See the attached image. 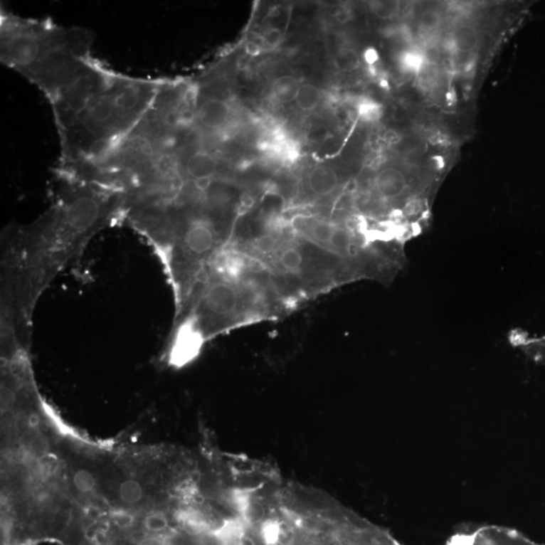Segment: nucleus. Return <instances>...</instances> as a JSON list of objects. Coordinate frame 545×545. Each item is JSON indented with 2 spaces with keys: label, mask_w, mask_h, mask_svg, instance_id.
Wrapping results in <instances>:
<instances>
[{
  "label": "nucleus",
  "mask_w": 545,
  "mask_h": 545,
  "mask_svg": "<svg viewBox=\"0 0 545 545\" xmlns=\"http://www.w3.org/2000/svg\"><path fill=\"white\" fill-rule=\"evenodd\" d=\"M122 195L79 175L55 169L52 203L35 223L11 231L4 257L2 315L28 334L38 299L98 231L120 223Z\"/></svg>",
  "instance_id": "1"
},
{
  "label": "nucleus",
  "mask_w": 545,
  "mask_h": 545,
  "mask_svg": "<svg viewBox=\"0 0 545 545\" xmlns=\"http://www.w3.org/2000/svg\"><path fill=\"white\" fill-rule=\"evenodd\" d=\"M166 78L120 73L100 60L51 103L60 142L58 168L78 170L129 136Z\"/></svg>",
  "instance_id": "2"
},
{
  "label": "nucleus",
  "mask_w": 545,
  "mask_h": 545,
  "mask_svg": "<svg viewBox=\"0 0 545 545\" xmlns=\"http://www.w3.org/2000/svg\"><path fill=\"white\" fill-rule=\"evenodd\" d=\"M0 60L30 81L50 105L94 61L92 31L23 18L1 6Z\"/></svg>",
  "instance_id": "3"
},
{
  "label": "nucleus",
  "mask_w": 545,
  "mask_h": 545,
  "mask_svg": "<svg viewBox=\"0 0 545 545\" xmlns=\"http://www.w3.org/2000/svg\"><path fill=\"white\" fill-rule=\"evenodd\" d=\"M410 181L406 174L398 168H385L376 175L374 188L381 199L398 201L405 199L410 192Z\"/></svg>",
  "instance_id": "4"
},
{
  "label": "nucleus",
  "mask_w": 545,
  "mask_h": 545,
  "mask_svg": "<svg viewBox=\"0 0 545 545\" xmlns=\"http://www.w3.org/2000/svg\"><path fill=\"white\" fill-rule=\"evenodd\" d=\"M509 341L533 361L545 366V334L532 335L515 329L509 334Z\"/></svg>",
  "instance_id": "5"
},
{
  "label": "nucleus",
  "mask_w": 545,
  "mask_h": 545,
  "mask_svg": "<svg viewBox=\"0 0 545 545\" xmlns=\"http://www.w3.org/2000/svg\"><path fill=\"white\" fill-rule=\"evenodd\" d=\"M339 177L334 169L318 166L313 168L307 176V187L313 195L327 197L339 186Z\"/></svg>",
  "instance_id": "6"
},
{
  "label": "nucleus",
  "mask_w": 545,
  "mask_h": 545,
  "mask_svg": "<svg viewBox=\"0 0 545 545\" xmlns=\"http://www.w3.org/2000/svg\"><path fill=\"white\" fill-rule=\"evenodd\" d=\"M452 43L459 53H470L476 49L479 43V33L474 26L462 23L455 26L452 33Z\"/></svg>",
  "instance_id": "7"
},
{
  "label": "nucleus",
  "mask_w": 545,
  "mask_h": 545,
  "mask_svg": "<svg viewBox=\"0 0 545 545\" xmlns=\"http://www.w3.org/2000/svg\"><path fill=\"white\" fill-rule=\"evenodd\" d=\"M300 86L295 77L284 75L272 82V93L279 102L287 105L296 100Z\"/></svg>",
  "instance_id": "8"
},
{
  "label": "nucleus",
  "mask_w": 545,
  "mask_h": 545,
  "mask_svg": "<svg viewBox=\"0 0 545 545\" xmlns=\"http://www.w3.org/2000/svg\"><path fill=\"white\" fill-rule=\"evenodd\" d=\"M296 105L299 110L304 112H311L315 110L322 101V91L312 84L306 83L300 86Z\"/></svg>",
  "instance_id": "9"
},
{
  "label": "nucleus",
  "mask_w": 545,
  "mask_h": 545,
  "mask_svg": "<svg viewBox=\"0 0 545 545\" xmlns=\"http://www.w3.org/2000/svg\"><path fill=\"white\" fill-rule=\"evenodd\" d=\"M334 66L342 73H351L361 66V59L356 51L351 48H342L335 54Z\"/></svg>",
  "instance_id": "10"
},
{
  "label": "nucleus",
  "mask_w": 545,
  "mask_h": 545,
  "mask_svg": "<svg viewBox=\"0 0 545 545\" xmlns=\"http://www.w3.org/2000/svg\"><path fill=\"white\" fill-rule=\"evenodd\" d=\"M280 268L286 272L300 271L303 266L304 258L302 253L296 247L283 248L278 257Z\"/></svg>",
  "instance_id": "11"
},
{
  "label": "nucleus",
  "mask_w": 545,
  "mask_h": 545,
  "mask_svg": "<svg viewBox=\"0 0 545 545\" xmlns=\"http://www.w3.org/2000/svg\"><path fill=\"white\" fill-rule=\"evenodd\" d=\"M400 64L405 71L411 73H420L425 68L426 60L423 52L417 50L405 51L400 57Z\"/></svg>",
  "instance_id": "12"
},
{
  "label": "nucleus",
  "mask_w": 545,
  "mask_h": 545,
  "mask_svg": "<svg viewBox=\"0 0 545 545\" xmlns=\"http://www.w3.org/2000/svg\"><path fill=\"white\" fill-rule=\"evenodd\" d=\"M371 11L383 21H390L396 18L400 11V4L398 1H374L370 4Z\"/></svg>",
  "instance_id": "13"
},
{
  "label": "nucleus",
  "mask_w": 545,
  "mask_h": 545,
  "mask_svg": "<svg viewBox=\"0 0 545 545\" xmlns=\"http://www.w3.org/2000/svg\"><path fill=\"white\" fill-rule=\"evenodd\" d=\"M120 495L125 503H137L143 497V488L137 482L134 481V480H129L120 486Z\"/></svg>",
  "instance_id": "14"
},
{
  "label": "nucleus",
  "mask_w": 545,
  "mask_h": 545,
  "mask_svg": "<svg viewBox=\"0 0 545 545\" xmlns=\"http://www.w3.org/2000/svg\"><path fill=\"white\" fill-rule=\"evenodd\" d=\"M356 110H358L359 117L364 122H374L377 120L381 117L380 105L376 103L375 101L370 100H361L359 101L358 105H356Z\"/></svg>",
  "instance_id": "15"
},
{
  "label": "nucleus",
  "mask_w": 545,
  "mask_h": 545,
  "mask_svg": "<svg viewBox=\"0 0 545 545\" xmlns=\"http://www.w3.org/2000/svg\"><path fill=\"white\" fill-rule=\"evenodd\" d=\"M335 226L324 221H317L313 223L311 226L309 233L311 238L316 242L322 243V245H329L330 238L334 233Z\"/></svg>",
  "instance_id": "16"
},
{
  "label": "nucleus",
  "mask_w": 545,
  "mask_h": 545,
  "mask_svg": "<svg viewBox=\"0 0 545 545\" xmlns=\"http://www.w3.org/2000/svg\"><path fill=\"white\" fill-rule=\"evenodd\" d=\"M74 485L79 491L87 492L92 491L94 487H95L96 481L93 475L88 471H78L74 476Z\"/></svg>",
  "instance_id": "17"
},
{
  "label": "nucleus",
  "mask_w": 545,
  "mask_h": 545,
  "mask_svg": "<svg viewBox=\"0 0 545 545\" xmlns=\"http://www.w3.org/2000/svg\"><path fill=\"white\" fill-rule=\"evenodd\" d=\"M441 23L440 14L436 11H425L419 19V26L423 31H434L440 26Z\"/></svg>",
  "instance_id": "18"
},
{
  "label": "nucleus",
  "mask_w": 545,
  "mask_h": 545,
  "mask_svg": "<svg viewBox=\"0 0 545 545\" xmlns=\"http://www.w3.org/2000/svg\"><path fill=\"white\" fill-rule=\"evenodd\" d=\"M147 529L151 532H162L167 529L169 522L167 518L162 514L149 515L144 522Z\"/></svg>",
  "instance_id": "19"
},
{
  "label": "nucleus",
  "mask_w": 545,
  "mask_h": 545,
  "mask_svg": "<svg viewBox=\"0 0 545 545\" xmlns=\"http://www.w3.org/2000/svg\"><path fill=\"white\" fill-rule=\"evenodd\" d=\"M281 31L277 28H269V30L265 31L264 35H263V43H265L266 47L272 48H272L277 47V46L281 43Z\"/></svg>",
  "instance_id": "20"
},
{
  "label": "nucleus",
  "mask_w": 545,
  "mask_h": 545,
  "mask_svg": "<svg viewBox=\"0 0 545 545\" xmlns=\"http://www.w3.org/2000/svg\"><path fill=\"white\" fill-rule=\"evenodd\" d=\"M16 403V395L13 389L2 384L1 387V411L6 412L11 408Z\"/></svg>",
  "instance_id": "21"
},
{
  "label": "nucleus",
  "mask_w": 545,
  "mask_h": 545,
  "mask_svg": "<svg viewBox=\"0 0 545 545\" xmlns=\"http://www.w3.org/2000/svg\"><path fill=\"white\" fill-rule=\"evenodd\" d=\"M276 248V240L272 236H265L257 240V248L262 253H271Z\"/></svg>",
  "instance_id": "22"
},
{
  "label": "nucleus",
  "mask_w": 545,
  "mask_h": 545,
  "mask_svg": "<svg viewBox=\"0 0 545 545\" xmlns=\"http://www.w3.org/2000/svg\"><path fill=\"white\" fill-rule=\"evenodd\" d=\"M58 464L57 460L49 457V459H45L43 460L42 465H41V471L46 476H50V475L54 474L57 471Z\"/></svg>",
  "instance_id": "23"
},
{
  "label": "nucleus",
  "mask_w": 545,
  "mask_h": 545,
  "mask_svg": "<svg viewBox=\"0 0 545 545\" xmlns=\"http://www.w3.org/2000/svg\"><path fill=\"white\" fill-rule=\"evenodd\" d=\"M365 58H366V62L374 63L376 61V60L378 59V55H377V53L375 52V51L370 50L366 53Z\"/></svg>",
  "instance_id": "24"
},
{
  "label": "nucleus",
  "mask_w": 545,
  "mask_h": 545,
  "mask_svg": "<svg viewBox=\"0 0 545 545\" xmlns=\"http://www.w3.org/2000/svg\"><path fill=\"white\" fill-rule=\"evenodd\" d=\"M38 423V417L37 416H31L30 418V425L33 428H36Z\"/></svg>",
  "instance_id": "25"
},
{
  "label": "nucleus",
  "mask_w": 545,
  "mask_h": 545,
  "mask_svg": "<svg viewBox=\"0 0 545 545\" xmlns=\"http://www.w3.org/2000/svg\"><path fill=\"white\" fill-rule=\"evenodd\" d=\"M540 545H542V544H540Z\"/></svg>",
  "instance_id": "26"
}]
</instances>
